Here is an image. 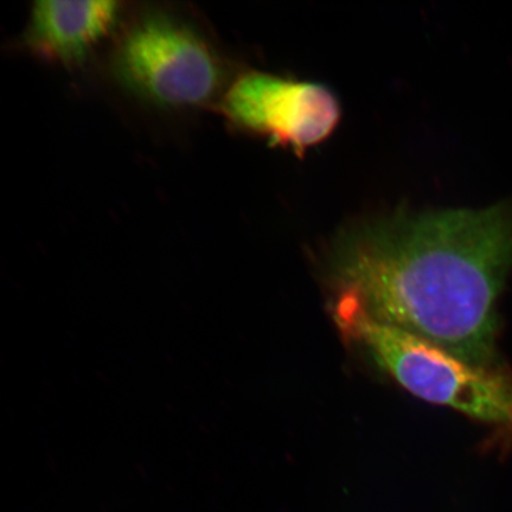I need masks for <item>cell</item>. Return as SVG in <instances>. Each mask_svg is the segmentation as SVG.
<instances>
[{
	"mask_svg": "<svg viewBox=\"0 0 512 512\" xmlns=\"http://www.w3.org/2000/svg\"><path fill=\"white\" fill-rule=\"evenodd\" d=\"M328 271L379 322L496 368L497 303L512 272V197L482 209H400L344 229Z\"/></svg>",
	"mask_w": 512,
	"mask_h": 512,
	"instance_id": "cell-1",
	"label": "cell"
},
{
	"mask_svg": "<svg viewBox=\"0 0 512 512\" xmlns=\"http://www.w3.org/2000/svg\"><path fill=\"white\" fill-rule=\"evenodd\" d=\"M332 312L345 341L368 351L416 398L512 432L510 375L501 369L475 366L411 332L381 323L341 294H337Z\"/></svg>",
	"mask_w": 512,
	"mask_h": 512,
	"instance_id": "cell-2",
	"label": "cell"
},
{
	"mask_svg": "<svg viewBox=\"0 0 512 512\" xmlns=\"http://www.w3.org/2000/svg\"><path fill=\"white\" fill-rule=\"evenodd\" d=\"M112 69L128 92L163 108L206 105L227 79L221 57L206 38L165 15L146 16L126 32Z\"/></svg>",
	"mask_w": 512,
	"mask_h": 512,
	"instance_id": "cell-3",
	"label": "cell"
},
{
	"mask_svg": "<svg viewBox=\"0 0 512 512\" xmlns=\"http://www.w3.org/2000/svg\"><path fill=\"white\" fill-rule=\"evenodd\" d=\"M221 110L240 131L285 147L298 156L325 142L341 120V104L322 83L283 78L259 70L229 83Z\"/></svg>",
	"mask_w": 512,
	"mask_h": 512,
	"instance_id": "cell-4",
	"label": "cell"
},
{
	"mask_svg": "<svg viewBox=\"0 0 512 512\" xmlns=\"http://www.w3.org/2000/svg\"><path fill=\"white\" fill-rule=\"evenodd\" d=\"M120 11V3L108 0H41L31 9L28 46L47 61L79 63L110 36Z\"/></svg>",
	"mask_w": 512,
	"mask_h": 512,
	"instance_id": "cell-5",
	"label": "cell"
}]
</instances>
